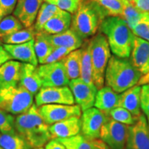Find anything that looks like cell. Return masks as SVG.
<instances>
[{"label":"cell","mask_w":149,"mask_h":149,"mask_svg":"<svg viewBox=\"0 0 149 149\" xmlns=\"http://www.w3.org/2000/svg\"><path fill=\"white\" fill-rule=\"evenodd\" d=\"M100 29L107 37L115 56L124 59L130 57L135 36L122 17H107L102 21Z\"/></svg>","instance_id":"obj_1"},{"label":"cell","mask_w":149,"mask_h":149,"mask_svg":"<svg viewBox=\"0 0 149 149\" xmlns=\"http://www.w3.org/2000/svg\"><path fill=\"white\" fill-rule=\"evenodd\" d=\"M15 126L17 132L32 148L43 147L52 139L49 126L43 120L34 104L27 111L15 117Z\"/></svg>","instance_id":"obj_2"},{"label":"cell","mask_w":149,"mask_h":149,"mask_svg":"<svg viewBox=\"0 0 149 149\" xmlns=\"http://www.w3.org/2000/svg\"><path fill=\"white\" fill-rule=\"evenodd\" d=\"M108 15L94 0H81L72 17L71 29L83 40L95 36L102 22Z\"/></svg>","instance_id":"obj_3"},{"label":"cell","mask_w":149,"mask_h":149,"mask_svg":"<svg viewBox=\"0 0 149 149\" xmlns=\"http://www.w3.org/2000/svg\"><path fill=\"white\" fill-rule=\"evenodd\" d=\"M141 76L129 59L113 55L108 63L104 81L115 92L122 93L137 85Z\"/></svg>","instance_id":"obj_4"},{"label":"cell","mask_w":149,"mask_h":149,"mask_svg":"<svg viewBox=\"0 0 149 149\" xmlns=\"http://www.w3.org/2000/svg\"><path fill=\"white\" fill-rule=\"evenodd\" d=\"M93 83L97 90L104 86L106 69L111 58V49L103 33H98L90 40Z\"/></svg>","instance_id":"obj_5"},{"label":"cell","mask_w":149,"mask_h":149,"mask_svg":"<svg viewBox=\"0 0 149 149\" xmlns=\"http://www.w3.org/2000/svg\"><path fill=\"white\" fill-rule=\"evenodd\" d=\"M33 104V95L19 85L0 84V109L6 113L19 115Z\"/></svg>","instance_id":"obj_6"},{"label":"cell","mask_w":149,"mask_h":149,"mask_svg":"<svg viewBox=\"0 0 149 149\" xmlns=\"http://www.w3.org/2000/svg\"><path fill=\"white\" fill-rule=\"evenodd\" d=\"M129 126L110 117L100 132V138L111 149H124L127 141Z\"/></svg>","instance_id":"obj_7"},{"label":"cell","mask_w":149,"mask_h":149,"mask_svg":"<svg viewBox=\"0 0 149 149\" xmlns=\"http://www.w3.org/2000/svg\"><path fill=\"white\" fill-rule=\"evenodd\" d=\"M110 117L109 114L97 108L83 111L81 118L82 135L91 141L100 138L102 127Z\"/></svg>","instance_id":"obj_8"},{"label":"cell","mask_w":149,"mask_h":149,"mask_svg":"<svg viewBox=\"0 0 149 149\" xmlns=\"http://www.w3.org/2000/svg\"><path fill=\"white\" fill-rule=\"evenodd\" d=\"M38 111L48 126L71 117L81 116V108L74 104H45L39 107Z\"/></svg>","instance_id":"obj_9"},{"label":"cell","mask_w":149,"mask_h":149,"mask_svg":"<svg viewBox=\"0 0 149 149\" xmlns=\"http://www.w3.org/2000/svg\"><path fill=\"white\" fill-rule=\"evenodd\" d=\"M74 100L69 87H42L35 95V105L40 107L45 104L73 105Z\"/></svg>","instance_id":"obj_10"},{"label":"cell","mask_w":149,"mask_h":149,"mask_svg":"<svg viewBox=\"0 0 149 149\" xmlns=\"http://www.w3.org/2000/svg\"><path fill=\"white\" fill-rule=\"evenodd\" d=\"M37 68L42 87L66 86L69 84L70 80L61 61L42 64Z\"/></svg>","instance_id":"obj_11"},{"label":"cell","mask_w":149,"mask_h":149,"mask_svg":"<svg viewBox=\"0 0 149 149\" xmlns=\"http://www.w3.org/2000/svg\"><path fill=\"white\" fill-rule=\"evenodd\" d=\"M126 149H149V126L145 115L141 114L135 124L129 126Z\"/></svg>","instance_id":"obj_12"},{"label":"cell","mask_w":149,"mask_h":149,"mask_svg":"<svg viewBox=\"0 0 149 149\" xmlns=\"http://www.w3.org/2000/svg\"><path fill=\"white\" fill-rule=\"evenodd\" d=\"M69 88L73 95L74 102L81 111L91 109L94 106L97 88L95 85L86 83L80 78L70 80Z\"/></svg>","instance_id":"obj_13"},{"label":"cell","mask_w":149,"mask_h":149,"mask_svg":"<svg viewBox=\"0 0 149 149\" xmlns=\"http://www.w3.org/2000/svg\"><path fill=\"white\" fill-rule=\"evenodd\" d=\"M44 0H17L14 16L24 26L29 28L34 24Z\"/></svg>","instance_id":"obj_14"},{"label":"cell","mask_w":149,"mask_h":149,"mask_svg":"<svg viewBox=\"0 0 149 149\" xmlns=\"http://www.w3.org/2000/svg\"><path fill=\"white\" fill-rule=\"evenodd\" d=\"M129 60L141 75L149 73V42L135 36Z\"/></svg>","instance_id":"obj_15"},{"label":"cell","mask_w":149,"mask_h":149,"mask_svg":"<svg viewBox=\"0 0 149 149\" xmlns=\"http://www.w3.org/2000/svg\"><path fill=\"white\" fill-rule=\"evenodd\" d=\"M35 39L20 44H3V47L13 59L21 61L37 66L38 59L34 48Z\"/></svg>","instance_id":"obj_16"},{"label":"cell","mask_w":149,"mask_h":149,"mask_svg":"<svg viewBox=\"0 0 149 149\" xmlns=\"http://www.w3.org/2000/svg\"><path fill=\"white\" fill-rule=\"evenodd\" d=\"M19 85L34 95L42 87V82L38 72V68L35 65L22 63Z\"/></svg>","instance_id":"obj_17"},{"label":"cell","mask_w":149,"mask_h":149,"mask_svg":"<svg viewBox=\"0 0 149 149\" xmlns=\"http://www.w3.org/2000/svg\"><path fill=\"white\" fill-rule=\"evenodd\" d=\"M81 130V120L74 117L61 122L55 123L49 126L52 139L67 138L80 133Z\"/></svg>","instance_id":"obj_18"},{"label":"cell","mask_w":149,"mask_h":149,"mask_svg":"<svg viewBox=\"0 0 149 149\" xmlns=\"http://www.w3.org/2000/svg\"><path fill=\"white\" fill-rule=\"evenodd\" d=\"M141 86L135 85L120 95L119 107L128 110L135 117L141 114L140 106Z\"/></svg>","instance_id":"obj_19"},{"label":"cell","mask_w":149,"mask_h":149,"mask_svg":"<svg viewBox=\"0 0 149 149\" xmlns=\"http://www.w3.org/2000/svg\"><path fill=\"white\" fill-rule=\"evenodd\" d=\"M48 39L55 48L64 47L71 51L81 48L84 42L82 39L71 29L59 34L48 35Z\"/></svg>","instance_id":"obj_20"},{"label":"cell","mask_w":149,"mask_h":149,"mask_svg":"<svg viewBox=\"0 0 149 149\" xmlns=\"http://www.w3.org/2000/svg\"><path fill=\"white\" fill-rule=\"evenodd\" d=\"M119 102L120 95L106 86L97 92L94 106L109 115L110 111L119 107Z\"/></svg>","instance_id":"obj_21"},{"label":"cell","mask_w":149,"mask_h":149,"mask_svg":"<svg viewBox=\"0 0 149 149\" xmlns=\"http://www.w3.org/2000/svg\"><path fill=\"white\" fill-rule=\"evenodd\" d=\"M72 16L70 13L61 10L50 19L43 27V31L48 35L59 34L69 29Z\"/></svg>","instance_id":"obj_22"},{"label":"cell","mask_w":149,"mask_h":149,"mask_svg":"<svg viewBox=\"0 0 149 149\" xmlns=\"http://www.w3.org/2000/svg\"><path fill=\"white\" fill-rule=\"evenodd\" d=\"M22 63L9 60L0 66V84L17 85Z\"/></svg>","instance_id":"obj_23"},{"label":"cell","mask_w":149,"mask_h":149,"mask_svg":"<svg viewBox=\"0 0 149 149\" xmlns=\"http://www.w3.org/2000/svg\"><path fill=\"white\" fill-rule=\"evenodd\" d=\"M81 68H80V79L86 83L95 85L93 79L92 58H91L90 40L84 41L81 46Z\"/></svg>","instance_id":"obj_24"},{"label":"cell","mask_w":149,"mask_h":149,"mask_svg":"<svg viewBox=\"0 0 149 149\" xmlns=\"http://www.w3.org/2000/svg\"><path fill=\"white\" fill-rule=\"evenodd\" d=\"M34 48L38 63L41 64H44L46 59L55 49L48 39V34L44 31L37 33L35 37Z\"/></svg>","instance_id":"obj_25"},{"label":"cell","mask_w":149,"mask_h":149,"mask_svg":"<svg viewBox=\"0 0 149 149\" xmlns=\"http://www.w3.org/2000/svg\"><path fill=\"white\" fill-rule=\"evenodd\" d=\"M69 80L80 77L81 68V48L70 52L61 60Z\"/></svg>","instance_id":"obj_26"},{"label":"cell","mask_w":149,"mask_h":149,"mask_svg":"<svg viewBox=\"0 0 149 149\" xmlns=\"http://www.w3.org/2000/svg\"><path fill=\"white\" fill-rule=\"evenodd\" d=\"M0 147L3 149H31L26 141L17 130L0 133Z\"/></svg>","instance_id":"obj_27"},{"label":"cell","mask_w":149,"mask_h":149,"mask_svg":"<svg viewBox=\"0 0 149 149\" xmlns=\"http://www.w3.org/2000/svg\"><path fill=\"white\" fill-rule=\"evenodd\" d=\"M61 10V9L56 6L55 5L48 2L43 3L39 10L34 26H33L36 33L42 32L44 24Z\"/></svg>","instance_id":"obj_28"},{"label":"cell","mask_w":149,"mask_h":149,"mask_svg":"<svg viewBox=\"0 0 149 149\" xmlns=\"http://www.w3.org/2000/svg\"><path fill=\"white\" fill-rule=\"evenodd\" d=\"M36 34L34 28L31 26L4 35L0 37V40L5 44H20L34 40Z\"/></svg>","instance_id":"obj_29"},{"label":"cell","mask_w":149,"mask_h":149,"mask_svg":"<svg viewBox=\"0 0 149 149\" xmlns=\"http://www.w3.org/2000/svg\"><path fill=\"white\" fill-rule=\"evenodd\" d=\"M144 13L137 10L127 0H123V12L122 17L127 23L128 27L132 29L140 21Z\"/></svg>","instance_id":"obj_30"},{"label":"cell","mask_w":149,"mask_h":149,"mask_svg":"<svg viewBox=\"0 0 149 149\" xmlns=\"http://www.w3.org/2000/svg\"><path fill=\"white\" fill-rule=\"evenodd\" d=\"M66 149H91V142L82 134H78L67 138L57 139Z\"/></svg>","instance_id":"obj_31"},{"label":"cell","mask_w":149,"mask_h":149,"mask_svg":"<svg viewBox=\"0 0 149 149\" xmlns=\"http://www.w3.org/2000/svg\"><path fill=\"white\" fill-rule=\"evenodd\" d=\"M23 24L14 15L4 17L0 21V37L23 29Z\"/></svg>","instance_id":"obj_32"},{"label":"cell","mask_w":149,"mask_h":149,"mask_svg":"<svg viewBox=\"0 0 149 149\" xmlns=\"http://www.w3.org/2000/svg\"><path fill=\"white\" fill-rule=\"evenodd\" d=\"M109 116L113 120L128 126L135 124L138 119V117H135L128 110L120 107L115 108L110 111Z\"/></svg>","instance_id":"obj_33"},{"label":"cell","mask_w":149,"mask_h":149,"mask_svg":"<svg viewBox=\"0 0 149 149\" xmlns=\"http://www.w3.org/2000/svg\"><path fill=\"white\" fill-rule=\"evenodd\" d=\"M109 16H122L123 0H94Z\"/></svg>","instance_id":"obj_34"},{"label":"cell","mask_w":149,"mask_h":149,"mask_svg":"<svg viewBox=\"0 0 149 149\" xmlns=\"http://www.w3.org/2000/svg\"><path fill=\"white\" fill-rule=\"evenodd\" d=\"M131 31L135 36L149 42V13H144L141 19Z\"/></svg>","instance_id":"obj_35"},{"label":"cell","mask_w":149,"mask_h":149,"mask_svg":"<svg viewBox=\"0 0 149 149\" xmlns=\"http://www.w3.org/2000/svg\"><path fill=\"white\" fill-rule=\"evenodd\" d=\"M15 117L10 113L0 109V132L10 133L15 131Z\"/></svg>","instance_id":"obj_36"},{"label":"cell","mask_w":149,"mask_h":149,"mask_svg":"<svg viewBox=\"0 0 149 149\" xmlns=\"http://www.w3.org/2000/svg\"><path fill=\"white\" fill-rule=\"evenodd\" d=\"M46 2L55 5L61 10L74 14L79 7L81 0H44Z\"/></svg>","instance_id":"obj_37"},{"label":"cell","mask_w":149,"mask_h":149,"mask_svg":"<svg viewBox=\"0 0 149 149\" xmlns=\"http://www.w3.org/2000/svg\"><path fill=\"white\" fill-rule=\"evenodd\" d=\"M70 52L72 51L66 48H64V47L55 48V49H54L53 51L51 53V55L48 56L47 58L46 59V60L44 61V64H51V63L60 61L62 60V59H64L66 55H68Z\"/></svg>","instance_id":"obj_38"},{"label":"cell","mask_w":149,"mask_h":149,"mask_svg":"<svg viewBox=\"0 0 149 149\" xmlns=\"http://www.w3.org/2000/svg\"><path fill=\"white\" fill-rule=\"evenodd\" d=\"M140 106L144 115L149 118V84L141 87Z\"/></svg>","instance_id":"obj_39"},{"label":"cell","mask_w":149,"mask_h":149,"mask_svg":"<svg viewBox=\"0 0 149 149\" xmlns=\"http://www.w3.org/2000/svg\"><path fill=\"white\" fill-rule=\"evenodd\" d=\"M17 0H0V7L4 16L10 15L14 12Z\"/></svg>","instance_id":"obj_40"},{"label":"cell","mask_w":149,"mask_h":149,"mask_svg":"<svg viewBox=\"0 0 149 149\" xmlns=\"http://www.w3.org/2000/svg\"><path fill=\"white\" fill-rule=\"evenodd\" d=\"M137 10L143 13H149V0H127Z\"/></svg>","instance_id":"obj_41"},{"label":"cell","mask_w":149,"mask_h":149,"mask_svg":"<svg viewBox=\"0 0 149 149\" xmlns=\"http://www.w3.org/2000/svg\"><path fill=\"white\" fill-rule=\"evenodd\" d=\"M13 58L10 54L6 51L3 46L1 45V42L0 40V66L9 60H12Z\"/></svg>","instance_id":"obj_42"},{"label":"cell","mask_w":149,"mask_h":149,"mask_svg":"<svg viewBox=\"0 0 149 149\" xmlns=\"http://www.w3.org/2000/svg\"><path fill=\"white\" fill-rule=\"evenodd\" d=\"M91 149H111L102 139H93L91 141Z\"/></svg>","instance_id":"obj_43"},{"label":"cell","mask_w":149,"mask_h":149,"mask_svg":"<svg viewBox=\"0 0 149 149\" xmlns=\"http://www.w3.org/2000/svg\"><path fill=\"white\" fill-rule=\"evenodd\" d=\"M45 149H66L61 142L56 139L50 140L46 144Z\"/></svg>","instance_id":"obj_44"},{"label":"cell","mask_w":149,"mask_h":149,"mask_svg":"<svg viewBox=\"0 0 149 149\" xmlns=\"http://www.w3.org/2000/svg\"><path fill=\"white\" fill-rule=\"evenodd\" d=\"M149 84V73L143 74L141 76L140 79H139L137 85L143 86L145 84Z\"/></svg>","instance_id":"obj_45"},{"label":"cell","mask_w":149,"mask_h":149,"mask_svg":"<svg viewBox=\"0 0 149 149\" xmlns=\"http://www.w3.org/2000/svg\"><path fill=\"white\" fill-rule=\"evenodd\" d=\"M4 15H3V11H2V10H1V7H0V21H1V19H2L4 17Z\"/></svg>","instance_id":"obj_46"},{"label":"cell","mask_w":149,"mask_h":149,"mask_svg":"<svg viewBox=\"0 0 149 149\" xmlns=\"http://www.w3.org/2000/svg\"><path fill=\"white\" fill-rule=\"evenodd\" d=\"M33 149H44L42 147H40V148H33Z\"/></svg>","instance_id":"obj_47"},{"label":"cell","mask_w":149,"mask_h":149,"mask_svg":"<svg viewBox=\"0 0 149 149\" xmlns=\"http://www.w3.org/2000/svg\"><path fill=\"white\" fill-rule=\"evenodd\" d=\"M148 126H149V118H148Z\"/></svg>","instance_id":"obj_48"},{"label":"cell","mask_w":149,"mask_h":149,"mask_svg":"<svg viewBox=\"0 0 149 149\" xmlns=\"http://www.w3.org/2000/svg\"><path fill=\"white\" fill-rule=\"evenodd\" d=\"M0 149H3V148H1V147H0Z\"/></svg>","instance_id":"obj_49"}]
</instances>
